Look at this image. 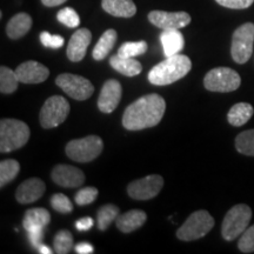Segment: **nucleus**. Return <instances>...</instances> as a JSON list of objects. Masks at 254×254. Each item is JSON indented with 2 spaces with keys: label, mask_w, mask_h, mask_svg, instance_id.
<instances>
[{
  "label": "nucleus",
  "mask_w": 254,
  "mask_h": 254,
  "mask_svg": "<svg viewBox=\"0 0 254 254\" xmlns=\"http://www.w3.org/2000/svg\"><path fill=\"white\" fill-rule=\"evenodd\" d=\"M19 79L13 69L1 66L0 67V92L4 94H11L17 91Z\"/></svg>",
  "instance_id": "nucleus-26"
},
{
  "label": "nucleus",
  "mask_w": 254,
  "mask_h": 254,
  "mask_svg": "<svg viewBox=\"0 0 254 254\" xmlns=\"http://www.w3.org/2000/svg\"><path fill=\"white\" fill-rule=\"evenodd\" d=\"M166 111V101L161 95L152 93L136 99L125 110L123 125L128 131H140L157 126Z\"/></svg>",
  "instance_id": "nucleus-1"
},
{
  "label": "nucleus",
  "mask_w": 254,
  "mask_h": 254,
  "mask_svg": "<svg viewBox=\"0 0 254 254\" xmlns=\"http://www.w3.org/2000/svg\"><path fill=\"white\" fill-rule=\"evenodd\" d=\"M214 226V219L205 209L193 212L184 225L177 231L178 239L193 241L204 238Z\"/></svg>",
  "instance_id": "nucleus-6"
},
{
  "label": "nucleus",
  "mask_w": 254,
  "mask_h": 254,
  "mask_svg": "<svg viewBox=\"0 0 254 254\" xmlns=\"http://www.w3.org/2000/svg\"><path fill=\"white\" fill-rule=\"evenodd\" d=\"M236 148L241 154L254 157V129H247L237 135Z\"/></svg>",
  "instance_id": "nucleus-29"
},
{
  "label": "nucleus",
  "mask_w": 254,
  "mask_h": 254,
  "mask_svg": "<svg viewBox=\"0 0 254 254\" xmlns=\"http://www.w3.org/2000/svg\"><path fill=\"white\" fill-rule=\"evenodd\" d=\"M104 142L100 136L88 135L81 139H74L66 145V155L77 163H90L101 154Z\"/></svg>",
  "instance_id": "nucleus-5"
},
{
  "label": "nucleus",
  "mask_w": 254,
  "mask_h": 254,
  "mask_svg": "<svg viewBox=\"0 0 254 254\" xmlns=\"http://www.w3.org/2000/svg\"><path fill=\"white\" fill-rule=\"evenodd\" d=\"M53 246H55V252L58 254H66L72 250L73 247V236L67 230L59 231L56 234L55 240H53Z\"/></svg>",
  "instance_id": "nucleus-31"
},
{
  "label": "nucleus",
  "mask_w": 254,
  "mask_h": 254,
  "mask_svg": "<svg viewBox=\"0 0 254 254\" xmlns=\"http://www.w3.org/2000/svg\"><path fill=\"white\" fill-rule=\"evenodd\" d=\"M57 19H58V21H60V23L69 28L78 27L79 24H80V18H79L78 13L71 7H65L60 9L58 14H57Z\"/></svg>",
  "instance_id": "nucleus-32"
},
{
  "label": "nucleus",
  "mask_w": 254,
  "mask_h": 254,
  "mask_svg": "<svg viewBox=\"0 0 254 254\" xmlns=\"http://www.w3.org/2000/svg\"><path fill=\"white\" fill-rule=\"evenodd\" d=\"M66 1L67 0H41L43 5L47 6V7H55V6H59Z\"/></svg>",
  "instance_id": "nucleus-41"
},
{
  "label": "nucleus",
  "mask_w": 254,
  "mask_h": 254,
  "mask_svg": "<svg viewBox=\"0 0 254 254\" xmlns=\"http://www.w3.org/2000/svg\"><path fill=\"white\" fill-rule=\"evenodd\" d=\"M117 39H118V34H117L116 30L110 28V30L105 31L103 36L98 40L97 45L94 46L93 52H92L93 59L97 60V62H100V60H104L106 58L111 51L113 50L114 45H116Z\"/></svg>",
  "instance_id": "nucleus-23"
},
{
  "label": "nucleus",
  "mask_w": 254,
  "mask_h": 254,
  "mask_svg": "<svg viewBox=\"0 0 254 254\" xmlns=\"http://www.w3.org/2000/svg\"><path fill=\"white\" fill-rule=\"evenodd\" d=\"M254 24H243L232 36L231 56L237 64H246L253 53Z\"/></svg>",
  "instance_id": "nucleus-8"
},
{
  "label": "nucleus",
  "mask_w": 254,
  "mask_h": 254,
  "mask_svg": "<svg viewBox=\"0 0 254 254\" xmlns=\"http://www.w3.org/2000/svg\"><path fill=\"white\" fill-rule=\"evenodd\" d=\"M51 206L59 213H71L73 211V204L67 196L63 193H57L51 198Z\"/></svg>",
  "instance_id": "nucleus-33"
},
{
  "label": "nucleus",
  "mask_w": 254,
  "mask_h": 254,
  "mask_svg": "<svg viewBox=\"0 0 254 254\" xmlns=\"http://www.w3.org/2000/svg\"><path fill=\"white\" fill-rule=\"evenodd\" d=\"M122 85L116 79H110L104 84L98 98V109L103 113H112L122 99Z\"/></svg>",
  "instance_id": "nucleus-14"
},
{
  "label": "nucleus",
  "mask_w": 254,
  "mask_h": 254,
  "mask_svg": "<svg viewBox=\"0 0 254 254\" xmlns=\"http://www.w3.org/2000/svg\"><path fill=\"white\" fill-rule=\"evenodd\" d=\"M31 132L27 124L18 119H1L0 122V152L8 153L26 145Z\"/></svg>",
  "instance_id": "nucleus-3"
},
{
  "label": "nucleus",
  "mask_w": 254,
  "mask_h": 254,
  "mask_svg": "<svg viewBox=\"0 0 254 254\" xmlns=\"http://www.w3.org/2000/svg\"><path fill=\"white\" fill-rule=\"evenodd\" d=\"M164 186V178L159 174H151L134 180L127 187V193L132 199L150 200L159 194Z\"/></svg>",
  "instance_id": "nucleus-11"
},
{
  "label": "nucleus",
  "mask_w": 254,
  "mask_h": 254,
  "mask_svg": "<svg viewBox=\"0 0 254 254\" xmlns=\"http://www.w3.org/2000/svg\"><path fill=\"white\" fill-rule=\"evenodd\" d=\"M93 219L90 217H85L77 220V222H75V227H77L78 231H88L92 226H93Z\"/></svg>",
  "instance_id": "nucleus-39"
},
{
  "label": "nucleus",
  "mask_w": 254,
  "mask_h": 254,
  "mask_svg": "<svg viewBox=\"0 0 254 254\" xmlns=\"http://www.w3.org/2000/svg\"><path fill=\"white\" fill-rule=\"evenodd\" d=\"M192 68V63L187 56L176 55L166 57L148 73V80L157 86H166L185 77Z\"/></svg>",
  "instance_id": "nucleus-2"
},
{
  "label": "nucleus",
  "mask_w": 254,
  "mask_h": 254,
  "mask_svg": "<svg viewBox=\"0 0 254 254\" xmlns=\"http://www.w3.org/2000/svg\"><path fill=\"white\" fill-rule=\"evenodd\" d=\"M38 250H39V253H41V254H51V253H52V250H51L50 247L45 246V245H41Z\"/></svg>",
  "instance_id": "nucleus-42"
},
{
  "label": "nucleus",
  "mask_w": 254,
  "mask_h": 254,
  "mask_svg": "<svg viewBox=\"0 0 254 254\" xmlns=\"http://www.w3.org/2000/svg\"><path fill=\"white\" fill-rule=\"evenodd\" d=\"M51 178L57 185L66 187V189L79 187L85 182V174L81 170L66 164H60L55 166L52 173H51Z\"/></svg>",
  "instance_id": "nucleus-13"
},
{
  "label": "nucleus",
  "mask_w": 254,
  "mask_h": 254,
  "mask_svg": "<svg viewBox=\"0 0 254 254\" xmlns=\"http://www.w3.org/2000/svg\"><path fill=\"white\" fill-rule=\"evenodd\" d=\"M165 57L179 55L185 47V39L179 30H166L160 34Z\"/></svg>",
  "instance_id": "nucleus-19"
},
{
  "label": "nucleus",
  "mask_w": 254,
  "mask_h": 254,
  "mask_svg": "<svg viewBox=\"0 0 254 254\" xmlns=\"http://www.w3.org/2000/svg\"><path fill=\"white\" fill-rule=\"evenodd\" d=\"M147 51L146 41H127L119 47L118 55L126 58H135V57L144 55Z\"/></svg>",
  "instance_id": "nucleus-30"
},
{
  "label": "nucleus",
  "mask_w": 254,
  "mask_h": 254,
  "mask_svg": "<svg viewBox=\"0 0 254 254\" xmlns=\"http://www.w3.org/2000/svg\"><path fill=\"white\" fill-rule=\"evenodd\" d=\"M238 249L243 253L254 252V225L247 227V230L241 234L240 239L238 241Z\"/></svg>",
  "instance_id": "nucleus-34"
},
{
  "label": "nucleus",
  "mask_w": 254,
  "mask_h": 254,
  "mask_svg": "<svg viewBox=\"0 0 254 254\" xmlns=\"http://www.w3.org/2000/svg\"><path fill=\"white\" fill-rule=\"evenodd\" d=\"M252 219V209L246 204L233 206L225 215L221 225V236L226 241H233L249 227Z\"/></svg>",
  "instance_id": "nucleus-4"
},
{
  "label": "nucleus",
  "mask_w": 254,
  "mask_h": 254,
  "mask_svg": "<svg viewBox=\"0 0 254 254\" xmlns=\"http://www.w3.org/2000/svg\"><path fill=\"white\" fill-rule=\"evenodd\" d=\"M119 217V208L113 204L104 205L98 209L97 222L100 231H106L109 226Z\"/></svg>",
  "instance_id": "nucleus-27"
},
{
  "label": "nucleus",
  "mask_w": 254,
  "mask_h": 254,
  "mask_svg": "<svg viewBox=\"0 0 254 254\" xmlns=\"http://www.w3.org/2000/svg\"><path fill=\"white\" fill-rule=\"evenodd\" d=\"M110 65L125 77H135V75L140 74L142 71L141 64L138 60L134 58H126V57L119 55L111 57Z\"/></svg>",
  "instance_id": "nucleus-22"
},
{
  "label": "nucleus",
  "mask_w": 254,
  "mask_h": 254,
  "mask_svg": "<svg viewBox=\"0 0 254 254\" xmlns=\"http://www.w3.org/2000/svg\"><path fill=\"white\" fill-rule=\"evenodd\" d=\"M75 252L79 254H91L94 252L93 246L88 243H80L75 246Z\"/></svg>",
  "instance_id": "nucleus-40"
},
{
  "label": "nucleus",
  "mask_w": 254,
  "mask_h": 254,
  "mask_svg": "<svg viewBox=\"0 0 254 254\" xmlns=\"http://www.w3.org/2000/svg\"><path fill=\"white\" fill-rule=\"evenodd\" d=\"M98 194H99V192H98L95 187H84V189L78 190L77 194L74 196V200L79 206L90 205L97 199Z\"/></svg>",
  "instance_id": "nucleus-35"
},
{
  "label": "nucleus",
  "mask_w": 254,
  "mask_h": 254,
  "mask_svg": "<svg viewBox=\"0 0 254 254\" xmlns=\"http://www.w3.org/2000/svg\"><path fill=\"white\" fill-rule=\"evenodd\" d=\"M241 78L237 71L230 67H217L207 72L204 78V86L211 92L227 93L238 90Z\"/></svg>",
  "instance_id": "nucleus-7"
},
{
  "label": "nucleus",
  "mask_w": 254,
  "mask_h": 254,
  "mask_svg": "<svg viewBox=\"0 0 254 254\" xmlns=\"http://www.w3.org/2000/svg\"><path fill=\"white\" fill-rule=\"evenodd\" d=\"M92 40V33L87 28H80L75 31L69 39L67 45V58L73 63L81 62L85 58L87 52V47L90 46Z\"/></svg>",
  "instance_id": "nucleus-16"
},
{
  "label": "nucleus",
  "mask_w": 254,
  "mask_h": 254,
  "mask_svg": "<svg viewBox=\"0 0 254 254\" xmlns=\"http://www.w3.org/2000/svg\"><path fill=\"white\" fill-rule=\"evenodd\" d=\"M56 84L65 92L68 97L75 100H86L93 94L94 86L88 79L80 75L63 73L57 77Z\"/></svg>",
  "instance_id": "nucleus-10"
},
{
  "label": "nucleus",
  "mask_w": 254,
  "mask_h": 254,
  "mask_svg": "<svg viewBox=\"0 0 254 254\" xmlns=\"http://www.w3.org/2000/svg\"><path fill=\"white\" fill-rule=\"evenodd\" d=\"M69 104L65 98L53 95L45 101L40 110V125L43 128H55L62 125L69 113Z\"/></svg>",
  "instance_id": "nucleus-9"
},
{
  "label": "nucleus",
  "mask_w": 254,
  "mask_h": 254,
  "mask_svg": "<svg viewBox=\"0 0 254 254\" xmlns=\"http://www.w3.org/2000/svg\"><path fill=\"white\" fill-rule=\"evenodd\" d=\"M51 221L50 212L45 208H31L27 209L24 215L23 226L25 231L37 230V228H44Z\"/></svg>",
  "instance_id": "nucleus-24"
},
{
  "label": "nucleus",
  "mask_w": 254,
  "mask_h": 254,
  "mask_svg": "<svg viewBox=\"0 0 254 254\" xmlns=\"http://www.w3.org/2000/svg\"><path fill=\"white\" fill-rule=\"evenodd\" d=\"M254 109L249 103H238L228 111L227 120L232 126H243L253 117Z\"/></svg>",
  "instance_id": "nucleus-25"
},
{
  "label": "nucleus",
  "mask_w": 254,
  "mask_h": 254,
  "mask_svg": "<svg viewBox=\"0 0 254 254\" xmlns=\"http://www.w3.org/2000/svg\"><path fill=\"white\" fill-rule=\"evenodd\" d=\"M32 27V18L30 14L21 13L15 14L14 17L9 19L6 26V33H7L8 38L11 39L17 40L23 38L25 34H27V32L31 30Z\"/></svg>",
  "instance_id": "nucleus-21"
},
{
  "label": "nucleus",
  "mask_w": 254,
  "mask_h": 254,
  "mask_svg": "<svg viewBox=\"0 0 254 254\" xmlns=\"http://www.w3.org/2000/svg\"><path fill=\"white\" fill-rule=\"evenodd\" d=\"M101 6L107 13L118 18H131L136 13L133 0H101Z\"/></svg>",
  "instance_id": "nucleus-20"
},
{
  "label": "nucleus",
  "mask_w": 254,
  "mask_h": 254,
  "mask_svg": "<svg viewBox=\"0 0 254 254\" xmlns=\"http://www.w3.org/2000/svg\"><path fill=\"white\" fill-rule=\"evenodd\" d=\"M28 239H30V243L32 246L36 247V249H39V247L43 245L41 241H43L44 238V228H37V230H31L27 231Z\"/></svg>",
  "instance_id": "nucleus-38"
},
{
  "label": "nucleus",
  "mask_w": 254,
  "mask_h": 254,
  "mask_svg": "<svg viewBox=\"0 0 254 254\" xmlns=\"http://www.w3.org/2000/svg\"><path fill=\"white\" fill-rule=\"evenodd\" d=\"M46 186L39 178H31L20 184L15 192V199L19 204H31L37 201L45 193Z\"/></svg>",
  "instance_id": "nucleus-17"
},
{
  "label": "nucleus",
  "mask_w": 254,
  "mask_h": 254,
  "mask_svg": "<svg viewBox=\"0 0 254 254\" xmlns=\"http://www.w3.org/2000/svg\"><path fill=\"white\" fill-rule=\"evenodd\" d=\"M219 5L232 9H245L253 4L254 0H215Z\"/></svg>",
  "instance_id": "nucleus-37"
},
{
  "label": "nucleus",
  "mask_w": 254,
  "mask_h": 254,
  "mask_svg": "<svg viewBox=\"0 0 254 254\" xmlns=\"http://www.w3.org/2000/svg\"><path fill=\"white\" fill-rule=\"evenodd\" d=\"M19 81L23 84H40L49 78L50 69L43 64L30 60L18 66L15 69Z\"/></svg>",
  "instance_id": "nucleus-15"
},
{
  "label": "nucleus",
  "mask_w": 254,
  "mask_h": 254,
  "mask_svg": "<svg viewBox=\"0 0 254 254\" xmlns=\"http://www.w3.org/2000/svg\"><path fill=\"white\" fill-rule=\"evenodd\" d=\"M40 41L44 46L47 49H53L58 50L60 47H63L64 38L62 36H56V34H51L49 32H41L40 33Z\"/></svg>",
  "instance_id": "nucleus-36"
},
{
  "label": "nucleus",
  "mask_w": 254,
  "mask_h": 254,
  "mask_svg": "<svg viewBox=\"0 0 254 254\" xmlns=\"http://www.w3.org/2000/svg\"><path fill=\"white\" fill-rule=\"evenodd\" d=\"M147 220V215L141 209H131L117 218V227L123 233H131L140 228Z\"/></svg>",
  "instance_id": "nucleus-18"
},
{
  "label": "nucleus",
  "mask_w": 254,
  "mask_h": 254,
  "mask_svg": "<svg viewBox=\"0 0 254 254\" xmlns=\"http://www.w3.org/2000/svg\"><path fill=\"white\" fill-rule=\"evenodd\" d=\"M148 21L161 30H180L190 23V15L187 12H166L151 11Z\"/></svg>",
  "instance_id": "nucleus-12"
},
{
  "label": "nucleus",
  "mask_w": 254,
  "mask_h": 254,
  "mask_svg": "<svg viewBox=\"0 0 254 254\" xmlns=\"http://www.w3.org/2000/svg\"><path fill=\"white\" fill-rule=\"evenodd\" d=\"M20 164L14 159H6L0 163V187H4L17 178Z\"/></svg>",
  "instance_id": "nucleus-28"
}]
</instances>
